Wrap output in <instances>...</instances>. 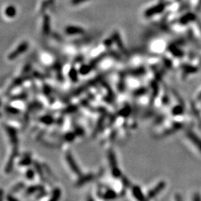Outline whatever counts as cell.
Here are the masks:
<instances>
[{"instance_id": "cell-1", "label": "cell", "mask_w": 201, "mask_h": 201, "mask_svg": "<svg viewBox=\"0 0 201 201\" xmlns=\"http://www.w3.org/2000/svg\"><path fill=\"white\" fill-rule=\"evenodd\" d=\"M28 43L27 42L22 43L21 44H20V46L14 50V51H12V52L8 55V59L11 60H15V59L18 58L20 55H21L22 54L25 52V51L28 49Z\"/></svg>"}, {"instance_id": "cell-2", "label": "cell", "mask_w": 201, "mask_h": 201, "mask_svg": "<svg viewBox=\"0 0 201 201\" xmlns=\"http://www.w3.org/2000/svg\"><path fill=\"white\" fill-rule=\"evenodd\" d=\"M66 162H68L70 169H72V171H73L74 174L77 175H81V170H80L77 163L74 161L72 155L69 152L66 154Z\"/></svg>"}, {"instance_id": "cell-3", "label": "cell", "mask_w": 201, "mask_h": 201, "mask_svg": "<svg viewBox=\"0 0 201 201\" xmlns=\"http://www.w3.org/2000/svg\"><path fill=\"white\" fill-rule=\"evenodd\" d=\"M51 31V23H50V17L48 15L43 16V32L46 36L49 34Z\"/></svg>"}, {"instance_id": "cell-4", "label": "cell", "mask_w": 201, "mask_h": 201, "mask_svg": "<svg viewBox=\"0 0 201 201\" xmlns=\"http://www.w3.org/2000/svg\"><path fill=\"white\" fill-rule=\"evenodd\" d=\"M17 155V146L14 147V149H13V151L12 153L11 156L10 157L9 160H8V163H7L6 168V173H10L12 169H13V162H14V159L16 156Z\"/></svg>"}, {"instance_id": "cell-5", "label": "cell", "mask_w": 201, "mask_h": 201, "mask_svg": "<svg viewBox=\"0 0 201 201\" xmlns=\"http://www.w3.org/2000/svg\"><path fill=\"white\" fill-rule=\"evenodd\" d=\"M66 33L69 35H75V34H81L84 32V30L81 27L78 26H70L66 27Z\"/></svg>"}, {"instance_id": "cell-6", "label": "cell", "mask_w": 201, "mask_h": 201, "mask_svg": "<svg viewBox=\"0 0 201 201\" xmlns=\"http://www.w3.org/2000/svg\"><path fill=\"white\" fill-rule=\"evenodd\" d=\"M7 132L8 133V135H9V137L11 142L13 144V145L17 146V143H18V138H17V132L14 128L8 127H7Z\"/></svg>"}, {"instance_id": "cell-7", "label": "cell", "mask_w": 201, "mask_h": 201, "mask_svg": "<svg viewBox=\"0 0 201 201\" xmlns=\"http://www.w3.org/2000/svg\"><path fill=\"white\" fill-rule=\"evenodd\" d=\"M5 13L8 17L9 18H13L16 16L17 14V9L14 6H10L7 7L6 8V11H5Z\"/></svg>"}, {"instance_id": "cell-8", "label": "cell", "mask_w": 201, "mask_h": 201, "mask_svg": "<svg viewBox=\"0 0 201 201\" xmlns=\"http://www.w3.org/2000/svg\"><path fill=\"white\" fill-rule=\"evenodd\" d=\"M43 189L44 188L41 185H33V186H30L27 188L26 194L27 195H32V194L36 193V192H41Z\"/></svg>"}, {"instance_id": "cell-9", "label": "cell", "mask_w": 201, "mask_h": 201, "mask_svg": "<svg viewBox=\"0 0 201 201\" xmlns=\"http://www.w3.org/2000/svg\"><path fill=\"white\" fill-rule=\"evenodd\" d=\"M93 174H86L85 176H82L78 180V181L77 182V185L78 186H81V185H83L85 183H86L87 182H89L93 179Z\"/></svg>"}, {"instance_id": "cell-10", "label": "cell", "mask_w": 201, "mask_h": 201, "mask_svg": "<svg viewBox=\"0 0 201 201\" xmlns=\"http://www.w3.org/2000/svg\"><path fill=\"white\" fill-rule=\"evenodd\" d=\"M188 137H189L190 139L201 150V140L200 138H197V136H196V135L194 134L193 133H188Z\"/></svg>"}, {"instance_id": "cell-11", "label": "cell", "mask_w": 201, "mask_h": 201, "mask_svg": "<svg viewBox=\"0 0 201 201\" xmlns=\"http://www.w3.org/2000/svg\"><path fill=\"white\" fill-rule=\"evenodd\" d=\"M60 195H61V191H60V188H55L52 192V195H51V197L50 198V200L51 201H56L59 200V198L60 197Z\"/></svg>"}, {"instance_id": "cell-12", "label": "cell", "mask_w": 201, "mask_h": 201, "mask_svg": "<svg viewBox=\"0 0 201 201\" xmlns=\"http://www.w3.org/2000/svg\"><path fill=\"white\" fill-rule=\"evenodd\" d=\"M164 186H165V183H160L158 185H157V187H156V188H154V190L151 191V192L149 193V196H150V197H154V196L157 195V193H159V192H160V191L164 188Z\"/></svg>"}, {"instance_id": "cell-13", "label": "cell", "mask_w": 201, "mask_h": 201, "mask_svg": "<svg viewBox=\"0 0 201 201\" xmlns=\"http://www.w3.org/2000/svg\"><path fill=\"white\" fill-rule=\"evenodd\" d=\"M55 2V0H45L44 2L42 3V6L40 8V12L43 13L46 11L48 8V7H49L51 5H52Z\"/></svg>"}, {"instance_id": "cell-14", "label": "cell", "mask_w": 201, "mask_h": 201, "mask_svg": "<svg viewBox=\"0 0 201 201\" xmlns=\"http://www.w3.org/2000/svg\"><path fill=\"white\" fill-rule=\"evenodd\" d=\"M32 157H31L30 156H25V157L22 159V160L20 161V164L22 166H25L32 164Z\"/></svg>"}, {"instance_id": "cell-15", "label": "cell", "mask_w": 201, "mask_h": 201, "mask_svg": "<svg viewBox=\"0 0 201 201\" xmlns=\"http://www.w3.org/2000/svg\"><path fill=\"white\" fill-rule=\"evenodd\" d=\"M69 78L72 80L73 82H76L78 79V72L76 71V69L74 68H72L70 69V72H69Z\"/></svg>"}, {"instance_id": "cell-16", "label": "cell", "mask_w": 201, "mask_h": 201, "mask_svg": "<svg viewBox=\"0 0 201 201\" xmlns=\"http://www.w3.org/2000/svg\"><path fill=\"white\" fill-rule=\"evenodd\" d=\"M24 183H18V184H17L16 185H14V186L13 187V188H12V192L13 193H16V192H18L19 191H20L22 188H24Z\"/></svg>"}, {"instance_id": "cell-17", "label": "cell", "mask_w": 201, "mask_h": 201, "mask_svg": "<svg viewBox=\"0 0 201 201\" xmlns=\"http://www.w3.org/2000/svg\"><path fill=\"white\" fill-rule=\"evenodd\" d=\"M91 66H81V68L80 69V72L82 74H87L88 72L91 70Z\"/></svg>"}, {"instance_id": "cell-18", "label": "cell", "mask_w": 201, "mask_h": 201, "mask_svg": "<svg viewBox=\"0 0 201 201\" xmlns=\"http://www.w3.org/2000/svg\"><path fill=\"white\" fill-rule=\"evenodd\" d=\"M133 192H134L135 196H136V197H137L138 199H139V200H142V199H143L142 194V192H141V191H140L139 188H135L134 190H133Z\"/></svg>"}, {"instance_id": "cell-19", "label": "cell", "mask_w": 201, "mask_h": 201, "mask_svg": "<svg viewBox=\"0 0 201 201\" xmlns=\"http://www.w3.org/2000/svg\"><path fill=\"white\" fill-rule=\"evenodd\" d=\"M6 110L8 112H10V113L14 114V115H16V114H18L19 112H20V111H19V110H17V108H14V107H8L6 108Z\"/></svg>"}, {"instance_id": "cell-20", "label": "cell", "mask_w": 201, "mask_h": 201, "mask_svg": "<svg viewBox=\"0 0 201 201\" xmlns=\"http://www.w3.org/2000/svg\"><path fill=\"white\" fill-rule=\"evenodd\" d=\"M74 137H75V134L73 133H67L66 135L65 136V138L66 141L68 142H71L74 139Z\"/></svg>"}, {"instance_id": "cell-21", "label": "cell", "mask_w": 201, "mask_h": 201, "mask_svg": "<svg viewBox=\"0 0 201 201\" xmlns=\"http://www.w3.org/2000/svg\"><path fill=\"white\" fill-rule=\"evenodd\" d=\"M25 175H26V177L28 180H33L34 179V171H32V170H31V169L28 170L27 172H26V174Z\"/></svg>"}, {"instance_id": "cell-22", "label": "cell", "mask_w": 201, "mask_h": 201, "mask_svg": "<svg viewBox=\"0 0 201 201\" xmlns=\"http://www.w3.org/2000/svg\"><path fill=\"white\" fill-rule=\"evenodd\" d=\"M41 120H42L43 122H45L46 124H50L51 122H52V118L51 116H45V117H43L42 119H41Z\"/></svg>"}, {"instance_id": "cell-23", "label": "cell", "mask_w": 201, "mask_h": 201, "mask_svg": "<svg viewBox=\"0 0 201 201\" xmlns=\"http://www.w3.org/2000/svg\"><path fill=\"white\" fill-rule=\"evenodd\" d=\"M115 197H116V194L114 193V192H111V191L107 192V193L104 195V197L106 199H112Z\"/></svg>"}, {"instance_id": "cell-24", "label": "cell", "mask_w": 201, "mask_h": 201, "mask_svg": "<svg viewBox=\"0 0 201 201\" xmlns=\"http://www.w3.org/2000/svg\"><path fill=\"white\" fill-rule=\"evenodd\" d=\"M86 1H88V0H71V4L73 6H78V5L85 2Z\"/></svg>"}, {"instance_id": "cell-25", "label": "cell", "mask_w": 201, "mask_h": 201, "mask_svg": "<svg viewBox=\"0 0 201 201\" xmlns=\"http://www.w3.org/2000/svg\"><path fill=\"white\" fill-rule=\"evenodd\" d=\"M7 199H8V200H10V201H12V200H17V198H15V197H13V196L12 195H8V197H7Z\"/></svg>"}, {"instance_id": "cell-26", "label": "cell", "mask_w": 201, "mask_h": 201, "mask_svg": "<svg viewBox=\"0 0 201 201\" xmlns=\"http://www.w3.org/2000/svg\"><path fill=\"white\" fill-rule=\"evenodd\" d=\"M3 197H4V192L2 189H0V200H3Z\"/></svg>"}]
</instances>
